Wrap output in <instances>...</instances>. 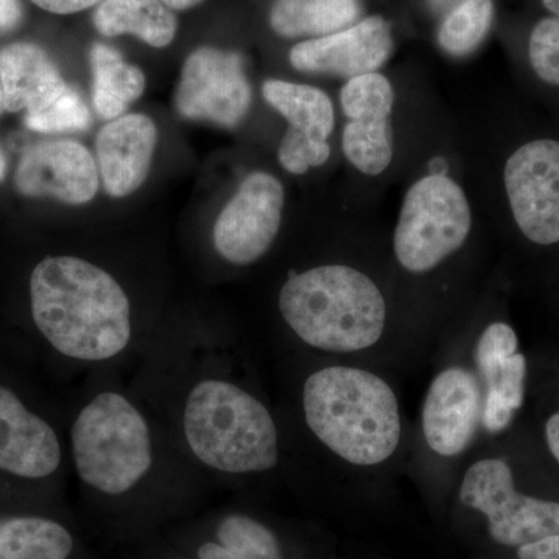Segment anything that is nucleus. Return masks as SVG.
<instances>
[{
	"mask_svg": "<svg viewBox=\"0 0 559 559\" xmlns=\"http://www.w3.org/2000/svg\"><path fill=\"white\" fill-rule=\"evenodd\" d=\"M32 314L61 355L114 358L131 341V305L116 278L76 257L40 261L31 280Z\"/></svg>",
	"mask_w": 559,
	"mask_h": 559,
	"instance_id": "nucleus-1",
	"label": "nucleus"
},
{
	"mask_svg": "<svg viewBox=\"0 0 559 559\" xmlns=\"http://www.w3.org/2000/svg\"><path fill=\"white\" fill-rule=\"evenodd\" d=\"M304 411L312 433L352 465H380L399 448V400L370 371L341 366L316 371L305 382Z\"/></svg>",
	"mask_w": 559,
	"mask_h": 559,
	"instance_id": "nucleus-2",
	"label": "nucleus"
},
{
	"mask_svg": "<svg viewBox=\"0 0 559 559\" xmlns=\"http://www.w3.org/2000/svg\"><path fill=\"white\" fill-rule=\"evenodd\" d=\"M280 312L311 347L352 353L381 340L388 307L377 283L345 264H325L294 275L283 285Z\"/></svg>",
	"mask_w": 559,
	"mask_h": 559,
	"instance_id": "nucleus-3",
	"label": "nucleus"
},
{
	"mask_svg": "<svg viewBox=\"0 0 559 559\" xmlns=\"http://www.w3.org/2000/svg\"><path fill=\"white\" fill-rule=\"evenodd\" d=\"M183 430L193 454L210 468L248 474L278 462V437L270 411L238 385L202 381L191 390Z\"/></svg>",
	"mask_w": 559,
	"mask_h": 559,
	"instance_id": "nucleus-4",
	"label": "nucleus"
},
{
	"mask_svg": "<svg viewBox=\"0 0 559 559\" xmlns=\"http://www.w3.org/2000/svg\"><path fill=\"white\" fill-rule=\"evenodd\" d=\"M76 471L90 487L119 496L134 488L153 463L145 418L119 393H100L72 428Z\"/></svg>",
	"mask_w": 559,
	"mask_h": 559,
	"instance_id": "nucleus-5",
	"label": "nucleus"
},
{
	"mask_svg": "<svg viewBox=\"0 0 559 559\" xmlns=\"http://www.w3.org/2000/svg\"><path fill=\"white\" fill-rule=\"evenodd\" d=\"M473 213L462 187L433 173L407 190L393 235L396 260L412 274L436 270L468 240Z\"/></svg>",
	"mask_w": 559,
	"mask_h": 559,
	"instance_id": "nucleus-6",
	"label": "nucleus"
},
{
	"mask_svg": "<svg viewBox=\"0 0 559 559\" xmlns=\"http://www.w3.org/2000/svg\"><path fill=\"white\" fill-rule=\"evenodd\" d=\"M460 500L487 516L489 535L502 546L522 547L559 535V502L518 492L503 460L474 463L463 477Z\"/></svg>",
	"mask_w": 559,
	"mask_h": 559,
	"instance_id": "nucleus-7",
	"label": "nucleus"
},
{
	"mask_svg": "<svg viewBox=\"0 0 559 559\" xmlns=\"http://www.w3.org/2000/svg\"><path fill=\"white\" fill-rule=\"evenodd\" d=\"M503 187L521 234L538 246L559 242V140L533 139L503 167Z\"/></svg>",
	"mask_w": 559,
	"mask_h": 559,
	"instance_id": "nucleus-8",
	"label": "nucleus"
},
{
	"mask_svg": "<svg viewBox=\"0 0 559 559\" xmlns=\"http://www.w3.org/2000/svg\"><path fill=\"white\" fill-rule=\"evenodd\" d=\"M176 108L190 120L235 128L248 116L252 90L237 51L201 47L183 62Z\"/></svg>",
	"mask_w": 559,
	"mask_h": 559,
	"instance_id": "nucleus-9",
	"label": "nucleus"
},
{
	"mask_svg": "<svg viewBox=\"0 0 559 559\" xmlns=\"http://www.w3.org/2000/svg\"><path fill=\"white\" fill-rule=\"evenodd\" d=\"M285 190L275 176L257 171L242 180L213 227V242L229 263L260 260L270 250L282 226Z\"/></svg>",
	"mask_w": 559,
	"mask_h": 559,
	"instance_id": "nucleus-10",
	"label": "nucleus"
},
{
	"mask_svg": "<svg viewBox=\"0 0 559 559\" xmlns=\"http://www.w3.org/2000/svg\"><path fill=\"white\" fill-rule=\"evenodd\" d=\"M393 106L395 91L381 73L355 76L342 87L341 108L347 117L342 150L349 164L362 175H382L392 164Z\"/></svg>",
	"mask_w": 559,
	"mask_h": 559,
	"instance_id": "nucleus-11",
	"label": "nucleus"
},
{
	"mask_svg": "<svg viewBox=\"0 0 559 559\" xmlns=\"http://www.w3.org/2000/svg\"><path fill=\"white\" fill-rule=\"evenodd\" d=\"M98 165L75 140H46L25 151L14 175L17 191L28 198H53L80 205L94 200Z\"/></svg>",
	"mask_w": 559,
	"mask_h": 559,
	"instance_id": "nucleus-12",
	"label": "nucleus"
},
{
	"mask_svg": "<svg viewBox=\"0 0 559 559\" xmlns=\"http://www.w3.org/2000/svg\"><path fill=\"white\" fill-rule=\"evenodd\" d=\"M392 49L389 22L370 16L329 36L301 40L289 51V61L300 72L349 80L377 72Z\"/></svg>",
	"mask_w": 559,
	"mask_h": 559,
	"instance_id": "nucleus-13",
	"label": "nucleus"
},
{
	"mask_svg": "<svg viewBox=\"0 0 559 559\" xmlns=\"http://www.w3.org/2000/svg\"><path fill=\"white\" fill-rule=\"evenodd\" d=\"M484 409L479 380L462 367L441 371L423 406V432L430 450L454 457L469 447Z\"/></svg>",
	"mask_w": 559,
	"mask_h": 559,
	"instance_id": "nucleus-14",
	"label": "nucleus"
},
{
	"mask_svg": "<svg viewBox=\"0 0 559 559\" xmlns=\"http://www.w3.org/2000/svg\"><path fill=\"white\" fill-rule=\"evenodd\" d=\"M60 462V441L49 423L28 411L9 389L0 388V469L43 479Z\"/></svg>",
	"mask_w": 559,
	"mask_h": 559,
	"instance_id": "nucleus-15",
	"label": "nucleus"
},
{
	"mask_svg": "<svg viewBox=\"0 0 559 559\" xmlns=\"http://www.w3.org/2000/svg\"><path fill=\"white\" fill-rule=\"evenodd\" d=\"M157 145V128L143 114L110 121L97 138L98 173L110 197H130L145 182Z\"/></svg>",
	"mask_w": 559,
	"mask_h": 559,
	"instance_id": "nucleus-16",
	"label": "nucleus"
},
{
	"mask_svg": "<svg viewBox=\"0 0 559 559\" xmlns=\"http://www.w3.org/2000/svg\"><path fill=\"white\" fill-rule=\"evenodd\" d=\"M3 109L36 116L68 91L60 70L39 46L14 43L0 50Z\"/></svg>",
	"mask_w": 559,
	"mask_h": 559,
	"instance_id": "nucleus-17",
	"label": "nucleus"
},
{
	"mask_svg": "<svg viewBox=\"0 0 559 559\" xmlns=\"http://www.w3.org/2000/svg\"><path fill=\"white\" fill-rule=\"evenodd\" d=\"M477 369L487 395L481 421L489 432H500L510 425L514 412L524 403V382L527 364L516 347L503 340L480 342L476 349Z\"/></svg>",
	"mask_w": 559,
	"mask_h": 559,
	"instance_id": "nucleus-18",
	"label": "nucleus"
},
{
	"mask_svg": "<svg viewBox=\"0 0 559 559\" xmlns=\"http://www.w3.org/2000/svg\"><path fill=\"white\" fill-rule=\"evenodd\" d=\"M263 97L288 121L286 138L329 143L336 116L333 102L325 92L307 84L270 80L263 84Z\"/></svg>",
	"mask_w": 559,
	"mask_h": 559,
	"instance_id": "nucleus-19",
	"label": "nucleus"
},
{
	"mask_svg": "<svg viewBox=\"0 0 559 559\" xmlns=\"http://www.w3.org/2000/svg\"><path fill=\"white\" fill-rule=\"evenodd\" d=\"M94 25L103 36L132 35L156 49L170 46L178 32L175 13L162 0H102Z\"/></svg>",
	"mask_w": 559,
	"mask_h": 559,
	"instance_id": "nucleus-20",
	"label": "nucleus"
},
{
	"mask_svg": "<svg viewBox=\"0 0 559 559\" xmlns=\"http://www.w3.org/2000/svg\"><path fill=\"white\" fill-rule=\"evenodd\" d=\"M90 55L95 112L103 120L119 119L145 91V75L106 44L95 43Z\"/></svg>",
	"mask_w": 559,
	"mask_h": 559,
	"instance_id": "nucleus-21",
	"label": "nucleus"
},
{
	"mask_svg": "<svg viewBox=\"0 0 559 559\" xmlns=\"http://www.w3.org/2000/svg\"><path fill=\"white\" fill-rule=\"evenodd\" d=\"M358 14V0H275L270 24L283 38L314 39L344 31Z\"/></svg>",
	"mask_w": 559,
	"mask_h": 559,
	"instance_id": "nucleus-22",
	"label": "nucleus"
},
{
	"mask_svg": "<svg viewBox=\"0 0 559 559\" xmlns=\"http://www.w3.org/2000/svg\"><path fill=\"white\" fill-rule=\"evenodd\" d=\"M73 550L69 530L36 516L0 520V559H68Z\"/></svg>",
	"mask_w": 559,
	"mask_h": 559,
	"instance_id": "nucleus-23",
	"label": "nucleus"
},
{
	"mask_svg": "<svg viewBox=\"0 0 559 559\" xmlns=\"http://www.w3.org/2000/svg\"><path fill=\"white\" fill-rule=\"evenodd\" d=\"M216 543L210 540L198 549L200 559H283L277 536L266 525L230 514L219 522Z\"/></svg>",
	"mask_w": 559,
	"mask_h": 559,
	"instance_id": "nucleus-24",
	"label": "nucleus"
},
{
	"mask_svg": "<svg viewBox=\"0 0 559 559\" xmlns=\"http://www.w3.org/2000/svg\"><path fill=\"white\" fill-rule=\"evenodd\" d=\"M495 16L492 0H462L448 14L439 31L441 49L452 57H466L480 46Z\"/></svg>",
	"mask_w": 559,
	"mask_h": 559,
	"instance_id": "nucleus-25",
	"label": "nucleus"
},
{
	"mask_svg": "<svg viewBox=\"0 0 559 559\" xmlns=\"http://www.w3.org/2000/svg\"><path fill=\"white\" fill-rule=\"evenodd\" d=\"M91 123L90 108L79 92L70 86L49 108L36 116L25 117V124L32 131L46 132V134L84 131L91 127Z\"/></svg>",
	"mask_w": 559,
	"mask_h": 559,
	"instance_id": "nucleus-26",
	"label": "nucleus"
},
{
	"mask_svg": "<svg viewBox=\"0 0 559 559\" xmlns=\"http://www.w3.org/2000/svg\"><path fill=\"white\" fill-rule=\"evenodd\" d=\"M528 60L543 83L559 86V17H544L533 27Z\"/></svg>",
	"mask_w": 559,
	"mask_h": 559,
	"instance_id": "nucleus-27",
	"label": "nucleus"
},
{
	"mask_svg": "<svg viewBox=\"0 0 559 559\" xmlns=\"http://www.w3.org/2000/svg\"><path fill=\"white\" fill-rule=\"evenodd\" d=\"M518 557L520 559H559V535L520 547Z\"/></svg>",
	"mask_w": 559,
	"mask_h": 559,
	"instance_id": "nucleus-28",
	"label": "nucleus"
},
{
	"mask_svg": "<svg viewBox=\"0 0 559 559\" xmlns=\"http://www.w3.org/2000/svg\"><path fill=\"white\" fill-rule=\"evenodd\" d=\"M39 9L53 14L80 13L100 3L102 0H32Z\"/></svg>",
	"mask_w": 559,
	"mask_h": 559,
	"instance_id": "nucleus-29",
	"label": "nucleus"
},
{
	"mask_svg": "<svg viewBox=\"0 0 559 559\" xmlns=\"http://www.w3.org/2000/svg\"><path fill=\"white\" fill-rule=\"evenodd\" d=\"M22 10L20 0H0V31H10L20 24Z\"/></svg>",
	"mask_w": 559,
	"mask_h": 559,
	"instance_id": "nucleus-30",
	"label": "nucleus"
},
{
	"mask_svg": "<svg viewBox=\"0 0 559 559\" xmlns=\"http://www.w3.org/2000/svg\"><path fill=\"white\" fill-rule=\"evenodd\" d=\"M546 439L551 454H554V457L557 459L559 463V412L558 414L551 415L549 421H547Z\"/></svg>",
	"mask_w": 559,
	"mask_h": 559,
	"instance_id": "nucleus-31",
	"label": "nucleus"
},
{
	"mask_svg": "<svg viewBox=\"0 0 559 559\" xmlns=\"http://www.w3.org/2000/svg\"><path fill=\"white\" fill-rule=\"evenodd\" d=\"M162 2L170 10L183 11L200 5L204 0H162Z\"/></svg>",
	"mask_w": 559,
	"mask_h": 559,
	"instance_id": "nucleus-32",
	"label": "nucleus"
},
{
	"mask_svg": "<svg viewBox=\"0 0 559 559\" xmlns=\"http://www.w3.org/2000/svg\"><path fill=\"white\" fill-rule=\"evenodd\" d=\"M543 5L559 17V0H543Z\"/></svg>",
	"mask_w": 559,
	"mask_h": 559,
	"instance_id": "nucleus-33",
	"label": "nucleus"
},
{
	"mask_svg": "<svg viewBox=\"0 0 559 559\" xmlns=\"http://www.w3.org/2000/svg\"><path fill=\"white\" fill-rule=\"evenodd\" d=\"M3 109V92H2V84H0V110Z\"/></svg>",
	"mask_w": 559,
	"mask_h": 559,
	"instance_id": "nucleus-34",
	"label": "nucleus"
},
{
	"mask_svg": "<svg viewBox=\"0 0 559 559\" xmlns=\"http://www.w3.org/2000/svg\"><path fill=\"white\" fill-rule=\"evenodd\" d=\"M0 176H2V162H0Z\"/></svg>",
	"mask_w": 559,
	"mask_h": 559,
	"instance_id": "nucleus-35",
	"label": "nucleus"
}]
</instances>
